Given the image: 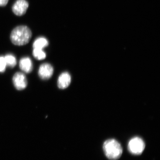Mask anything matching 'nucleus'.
Masks as SVG:
<instances>
[{"label":"nucleus","mask_w":160,"mask_h":160,"mask_svg":"<svg viewBox=\"0 0 160 160\" xmlns=\"http://www.w3.org/2000/svg\"><path fill=\"white\" fill-rule=\"evenodd\" d=\"M32 37L31 29L28 26H17L12 31L10 40L12 44L16 46H22L29 42Z\"/></svg>","instance_id":"nucleus-1"},{"label":"nucleus","mask_w":160,"mask_h":160,"mask_svg":"<svg viewBox=\"0 0 160 160\" xmlns=\"http://www.w3.org/2000/svg\"><path fill=\"white\" fill-rule=\"evenodd\" d=\"M103 148L106 156L110 160H117L122 153L121 144L113 139L106 140L103 144Z\"/></svg>","instance_id":"nucleus-2"},{"label":"nucleus","mask_w":160,"mask_h":160,"mask_svg":"<svg viewBox=\"0 0 160 160\" xmlns=\"http://www.w3.org/2000/svg\"><path fill=\"white\" fill-rule=\"evenodd\" d=\"M145 146V143L142 138L134 137L129 141L128 146V150L132 154L140 155L142 153Z\"/></svg>","instance_id":"nucleus-3"},{"label":"nucleus","mask_w":160,"mask_h":160,"mask_svg":"<svg viewBox=\"0 0 160 160\" xmlns=\"http://www.w3.org/2000/svg\"><path fill=\"white\" fill-rule=\"evenodd\" d=\"M29 4L26 0H17L12 6V11L16 15L21 16L26 13Z\"/></svg>","instance_id":"nucleus-4"},{"label":"nucleus","mask_w":160,"mask_h":160,"mask_svg":"<svg viewBox=\"0 0 160 160\" xmlns=\"http://www.w3.org/2000/svg\"><path fill=\"white\" fill-rule=\"evenodd\" d=\"M12 82L15 87L18 90H23L27 87V79L26 75L22 72H16L12 78Z\"/></svg>","instance_id":"nucleus-5"},{"label":"nucleus","mask_w":160,"mask_h":160,"mask_svg":"<svg viewBox=\"0 0 160 160\" xmlns=\"http://www.w3.org/2000/svg\"><path fill=\"white\" fill-rule=\"evenodd\" d=\"M53 73V67L49 63H44L41 65L39 68V76L42 79H49L52 76Z\"/></svg>","instance_id":"nucleus-6"},{"label":"nucleus","mask_w":160,"mask_h":160,"mask_svg":"<svg viewBox=\"0 0 160 160\" xmlns=\"http://www.w3.org/2000/svg\"><path fill=\"white\" fill-rule=\"evenodd\" d=\"M71 76L69 72H64L60 74L58 80V86L60 89H65L70 85Z\"/></svg>","instance_id":"nucleus-7"},{"label":"nucleus","mask_w":160,"mask_h":160,"mask_svg":"<svg viewBox=\"0 0 160 160\" xmlns=\"http://www.w3.org/2000/svg\"><path fill=\"white\" fill-rule=\"evenodd\" d=\"M19 66L22 71L26 73L31 72L32 70V63L29 57L22 58L20 61Z\"/></svg>","instance_id":"nucleus-8"},{"label":"nucleus","mask_w":160,"mask_h":160,"mask_svg":"<svg viewBox=\"0 0 160 160\" xmlns=\"http://www.w3.org/2000/svg\"><path fill=\"white\" fill-rule=\"evenodd\" d=\"M49 45V42L46 38L40 37L36 39L33 43V49H42Z\"/></svg>","instance_id":"nucleus-9"},{"label":"nucleus","mask_w":160,"mask_h":160,"mask_svg":"<svg viewBox=\"0 0 160 160\" xmlns=\"http://www.w3.org/2000/svg\"><path fill=\"white\" fill-rule=\"evenodd\" d=\"M7 66L13 68L17 65V60L12 54H7L4 57Z\"/></svg>","instance_id":"nucleus-10"},{"label":"nucleus","mask_w":160,"mask_h":160,"mask_svg":"<svg viewBox=\"0 0 160 160\" xmlns=\"http://www.w3.org/2000/svg\"><path fill=\"white\" fill-rule=\"evenodd\" d=\"M32 55L38 60H42L46 58V55L42 49H33Z\"/></svg>","instance_id":"nucleus-11"},{"label":"nucleus","mask_w":160,"mask_h":160,"mask_svg":"<svg viewBox=\"0 0 160 160\" xmlns=\"http://www.w3.org/2000/svg\"><path fill=\"white\" fill-rule=\"evenodd\" d=\"M7 66L4 57H0V72H4Z\"/></svg>","instance_id":"nucleus-12"},{"label":"nucleus","mask_w":160,"mask_h":160,"mask_svg":"<svg viewBox=\"0 0 160 160\" xmlns=\"http://www.w3.org/2000/svg\"><path fill=\"white\" fill-rule=\"evenodd\" d=\"M9 0H0V6L4 7L6 6L8 4Z\"/></svg>","instance_id":"nucleus-13"}]
</instances>
